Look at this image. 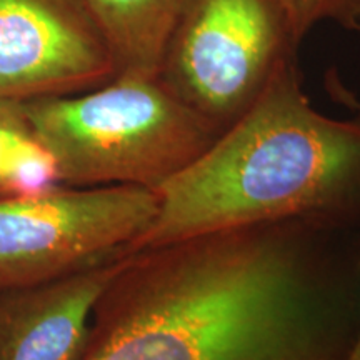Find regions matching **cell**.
<instances>
[{"instance_id": "1", "label": "cell", "mask_w": 360, "mask_h": 360, "mask_svg": "<svg viewBox=\"0 0 360 360\" xmlns=\"http://www.w3.org/2000/svg\"><path fill=\"white\" fill-rule=\"evenodd\" d=\"M360 330V210L130 252L82 360H347Z\"/></svg>"}, {"instance_id": "2", "label": "cell", "mask_w": 360, "mask_h": 360, "mask_svg": "<svg viewBox=\"0 0 360 360\" xmlns=\"http://www.w3.org/2000/svg\"><path fill=\"white\" fill-rule=\"evenodd\" d=\"M157 195L154 222L129 254L229 229L359 210L360 119L315 110L292 60Z\"/></svg>"}, {"instance_id": "3", "label": "cell", "mask_w": 360, "mask_h": 360, "mask_svg": "<svg viewBox=\"0 0 360 360\" xmlns=\"http://www.w3.org/2000/svg\"><path fill=\"white\" fill-rule=\"evenodd\" d=\"M24 107L67 187L157 192L219 137L159 77L119 75L85 92L25 101Z\"/></svg>"}, {"instance_id": "4", "label": "cell", "mask_w": 360, "mask_h": 360, "mask_svg": "<svg viewBox=\"0 0 360 360\" xmlns=\"http://www.w3.org/2000/svg\"><path fill=\"white\" fill-rule=\"evenodd\" d=\"M299 44L276 0H192L159 79L220 135L297 60Z\"/></svg>"}, {"instance_id": "5", "label": "cell", "mask_w": 360, "mask_h": 360, "mask_svg": "<svg viewBox=\"0 0 360 360\" xmlns=\"http://www.w3.org/2000/svg\"><path fill=\"white\" fill-rule=\"evenodd\" d=\"M157 209V192L129 186L0 199V287L57 281L122 257Z\"/></svg>"}, {"instance_id": "6", "label": "cell", "mask_w": 360, "mask_h": 360, "mask_svg": "<svg viewBox=\"0 0 360 360\" xmlns=\"http://www.w3.org/2000/svg\"><path fill=\"white\" fill-rule=\"evenodd\" d=\"M114 77L85 0H0V98L70 96Z\"/></svg>"}, {"instance_id": "7", "label": "cell", "mask_w": 360, "mask_h": 360, "mask_svg": "<svg viewBox=\"0 0 360 360\" xmlns=\"http://www.w3.org/2000/svg\"><path fill=\"white\" fill-rule=\"evenodd\" d=\"M122 257L57 281L0 287V360H82L94 310Z\"/></svg>"}, {"instance_id": "8", "label": "cell", "mask_w": 360, "mask_h": 360, "mask_svg": "<svg viewBox=\"0 0 360 360\" xmlns=\"http://www.w3.org/2000/svg\"><path fill=\"white\" fill-rule=\"evenodd\" d=\"M192 0H85L109 47L115 77H159Z\"/></svg>"}, {"instance_id": "9", "label": "cell", "mask_w": 360, "mask_h": 360, "mask_svg": "<svg viewBox=\"0 0 360 360\" xmlns=\"http://www.w3.org/2000/svg\"><path fill=\"white\" fill-rule=\"evenodd\" d=\"M60 186L56 160L39 141L24 102L0 98V199Z\"/></svg>"}, {"instance_id": "10", "label": "cell", "mask_w": 360, "mask_h": 360, "mask_svg": "<svg viewBox=\"0 0 360 360\" xmlns=\"http://www.w3.org/2000/svg\"><path fill=\"white\" fill-rule=\"evenodd\" d=\"M285 13L295 39L302 42L319 22H334L360 32V0H276Z\"/></svg>"}, {"instance_id": "11", "label": "cell", "mask_w": 360, "mask_h": 360, "mask_svg": "<svg viewBox=\"0 0 360 360\" xmlns=\"http://www.w3.org/2000/svg\"><path fill=\"white\" fill-rule=\"evenodd\" d=\"M347 360H360V330H359V335H357V339H355V344H354L352 350H350Z\"/></svg>"}, {"instance_id": "12", "label": "cell", "mask_w": 360, "mask_h": 360, "mask_svg": "<svg viewBox=\"0 0 360 360\" xmlns=\"http://www.w3.org/2000/svg\"><path fill=\"white\" fill-rule=\"evenodd\" d=\"M354 105H355V109H357V110H359V114H360V102H355Z\"/></svg>"}]
</instances>
